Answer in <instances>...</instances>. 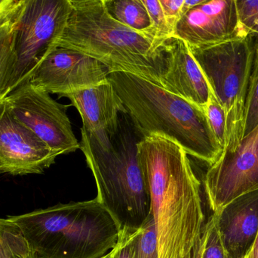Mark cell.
I'll list each match as a JSON object with an SVG mask.
<instances>
[{
    "mask_svg": "<svg viewBox=\"0 0 258 258\" xmlns=\"http://www.w3.org/2000/svg\"><path fill=\"white\" fill-rule=\"evenodd\" d=\"M138 158L150 192L159 258H183L204 228L201 183L186 151L160 136L141 138Z\"/></svg>",
    "mask_w": 258,
    "mask_h": 258,
    "instance_id": "1",
    "label": "cell"
},
{
    "mask_svg": "<svg viewBox=\"0 0 258 258\" xmlns=\"http://www.w3.org/2000/svg\"><path fill=\"white\" fill-rule=\"evenodd\" d=\"M71 11L54 47L99 61L110 73L133 74L163 87L168 57L165 42L113 19L104 0H70Z\"/></svg>",
    "mask_w": 258,
    "mask_h": 258,
    "instance_id": "2",
    "label": "cell"
},
{
    "mask_svg": "<svg viewBox=\"0 0 258 258\" xmlns=\"http://www.w3.org/2000/svg\"><path fill=\"white\" fill-rule=\"evenodd\" d=\"M108 80L141 138H167L209 166L219 159L223 148L203 109L133 74L110 73Z\"/></svg>",
    "mask_w": 258,
    "mask_h": 258,
    "instance_id": "3",
    "label": "cell"
},
{
    "mask_svg": "<svg viewBox=\"0 0 258 258\" xmlns=\"http://www.w3.org/2000/svg\"><path fill=\"white\" fill-rule=\"evenodd\" d=\"M80 149L96 182L98 201L120 231L139 230L151 215L150 192L138 158L141 139L126 113L119 117L117 131L101 142L81 129Z\"/></svg>",
    "mask_w": 258,
    "mask_h": 258,
    "instance_id": "4",
    "label": "cell"
},
{
    "mask_svg": "<svg viewBox=\"0 0 258 258\" xmlns=\"http://www.w3.org/2000/svg\"><path fill=\"white\" fill-rule=\"evenodd\" d=\"M7 219L37 258H101L115 248L120 234L119 224L97 198Z\"/></svg>",
    "mask_w": 258,
    "mask_h": 258,
    "instance_id": "5",
    "label": "cell"
},
{
    "mask_svg": "<svg viewBox=\"0 0 258 258\" xmlns=\"http://www.w3.org/2000/svg\"><path fill=\"white\" fill-rule=\"evenodd\" d=\"M189 48L211 92L225 112L227 130L223 151L231 152L243 139L245 101L254 58V41L247 35Z\"/></svg>",
    "mask_w": 258,
    "mask_h": 258,
    "instance_id": "6",
    "label": "cell"
},
{
    "mask_svg": "<svg viewBox=\"0 0 258 258\" xmlns=\"http://www.w3.org/2000/svg\"><path fill=\"white\" fill-rule=\"evenodd\" d=\"M71 11L70 0H24L15 36L16 61L8 95L30 80L36 67L54 48Z\"/></svg>",
    "mask_w": 258,
    "mask_h": 258,
    "instance_id": "7",
    "label": "cell"
},
{
    "mask_svg": "<svg viewBox=\"0 0 258 258\" xmlns=\"http://www.w3.org/2000/svg\"><path fill=\"white\" fill-rule=\"evenodd\" d=\"M3 100L15 118L60 156L80 148L67 114L69 106L57 102L49 93L31 84L30 80Z\"/></svg>",
    "mask_w": 258,
    "mask_h": 258,
    "instance_id": "8",
    "label": "cell"
},
{
    "mask_svg": "<svg viewBox=\"0 0 258 258\" xmlns=\"http://www.w3.org/2000/svg\"><path fill=\"white\" fill-rule=\"evenodd\" d=\"M204 186L213 214L237 197L258 190V126L234 151H223L209 166Z\"/></svg>",
    "mask_w": 258,
    "mask_h": 258,
    "instance_id": "9",
    "label": "cell"
},
{
    "mask_svg": "<svg viewBox=\"0 0 258 258\" xmlns=\"http://www.w3.org/2000/svg\"><path fill=\"white\" fill-rule=\"evenodd\" d=\"M110 70L97 59L71 48L54 47L30 78L33 86L49 94H67L108 80Z\"/></svg>",
    "mask_w": 258,
    "mask_h": 258,
    "instance_id": "10",
    "label": "cell"
},
{
    "mask_svg": "<svg viewBox=\"0 0 258 258\" xmlns=\"http://www.w3.org/2000/svg\"><path fill=\"white\" fill-rule=\"evenodd\" d=\"M59 156L15 118L4 100H0V174H42Z\"/></svg>",
    "mask_w": 258,
    "mask_h": 258,
    "instance_id": "11",
    "label": "cell"
},
{
    "mask_svg": "<svg viewBox=\"0 0 258 258\" xmlns=\"http://www.w3.org/2000/svg\"><path fill=\"white\" fill-rule=\"evenodd\" d=\"M247 35L239 23L236 0H203L180 18L172 37L198 47Z\"/></svg>",
    "mask_w": 258,
    "mask_h": 258,
    "instance_id": "12",
    "label": "cell"
},
{
    "mask_svg": "<svg viewBox=\"0 0 258 258\" xmlns=\"http://www.w3.org/2000/svg\"><path fill=\"white\" fill-rule=\"evenodd\" d=\"M213 215L230 257H246L258 236V190L237 197Z\"/></svg>",
    "mask_w": 258,
    "mask_h": 258,
    "instance_id": "13",
    "label": "cell"
},
{
    "mask_svg": "<svg viewBox=\"0 0 258 258\" xmlns=\"http://www.w3.org/2000/svg\"><path fill=\"white\" fill-rule=\"evenodd\" d=\"M83 120V127L99 139L114 134L119 117L126 113L122 101L108 80L99 84L67 94Z\"/></svg>",
    "mask_w": 258,
    "mask_h": 258,
    "instance_id": "14",
    "label": "cell"
},
{
    "mask_svg": "<svg viewBox=\"0 0 258 258\" xmlns=\"http://www.w3.org/2000/svg\"><path fill=\"white\" fill-rule=\"evenodd\" d=\"M165 46L168 67L164 77V89L205 111L211 91L189 45L179 38L171 37L167 39Z\"/></svg>",
    "mask_w": 258,
    "mask_h": 258,
    "instance_id": "15",
    "label": "cell"
},
{
    "mask_svg": "<svg viewBox=\"0 0 258 258\" xmlns=\"http://www.w3.org/2000/svg\"><path fill=\"white\" fill-rule=\"evenodd\" d=\"M24 8V0H2L0 3V100L8 95L15 68V36Z\"/></svg>",
    "mask_w": 258,
    "mask_h": 258,
    "instance_id": "16",
    "label": "cell"
},
{
    "mask_svg": "<svg viewBox=\"0 0 258 258\" xmlns=\"http://www.w3.org/2000/svg\"><path fill=\"white\" fill-rule=\"evenodd\" d=\"M104 3L109 15L118 22L137 31L150 33L151 21L142 0H104Z\"/></svg>",
    "mask_w": 258,
    "mask_h": 258,
    "instance_id": "17",
    "label": "cell"
},
{
    "mask_svg": "<svg viewBox=\"0 0 258 258\" xmlns=\"http://www.w3.org/2000/svg\"><path fill=\"white\" fill-rule=\"evenodd\" d=\"M254 42V58L245 101L243 138L258 126V41Z\"/></svg>",
    "mask_w": 258,
    "mask_h": 258,
    "instance_id": "18",
    "label": "cell"
},
{
    "mask_svg": "<svg viewBox=\"0 0 258 258\" xmlns=\"http://www.w3.org/2000/svg\"><path fill=\"white\" fill-rule=\"evenodd\" d=\"M198 258H231L221 240L213 215L205 224L199 242Z\"/></svg>",
    "mask_w": 258,
    "mask_h": 258,
    "instance_id": "19",
    "label": "cell"
},
{
    "mask_svg": "<svg viewBox=\"0 0 258 258\" xmlns=\"http://www.w3.org/2000/svg\"><path fill=\"white\" fill-rule=\"evenodd\" d=\"M135 258H159L156 226L152 214L140 230L137 239Z\"/></svg>",
    "mask_w": 258,
    "mask_h": 258,
    "instance_id": "20",
    "label": "cell"
},
{
    "mask_svg": "<svg viewBox=\"0 0 258 258\" xmlns=\"http://www.w3.org/2000/svg\"><path fill=\"white\" fill-rule=\"evenodd\" d=\"M205 112L214 136L224 151L227 130L225 112L212 92L210 93L207 106L205 109Z\"/></svg>",
    "mask_w": 258,
    "mask_h": 258,
    "instance_id": "21",
    "label": "cell"
},
{
    "mask_svg": "<svg viewBox=\"0 0 258 258\" xmlns=\"http://www.w3.org/2000/svg\"><path fill=\"white\" fill-rule=\"evenodd\" d=\"M142 2L151 21L150 33L161 42H165L172 37V33L168 28L159 0H142Z\"/></svg>",
    "mask_w": 258,
    "mask_h": 258,
    "instance_id": "22",
    "label": "cell"
},
{
    "mask_svg": "<svg viewBox=\"0 0 258 258\" xmlns=\"http://www.w3.org/2000/svg\"><path fill=\"white\" fill-rule=\"evenodd\" d=\"M8 234L12 249V258H37L16 226L9 224Z\"/></svg>",
    "mask_w": 258,
    "mask_h": 258,
    "instance_id": "23",
    "label": "cell"
},
{
    "mask_svg": "<svg viewBox=\"0 0 258 258\" xmlns=\"http://www.w3.org/2000/svg\"><path fill=\"white\" fill-rule=\"evenodd\" d=\"M239 23L247 34L252 24L258 20V0H236Z\"/></svg>",
    "mask_w": 258,
    "mask_h": 258,
    "instance_id": "24",
    "label": "cell"
},
{
    "mask_svg": "<svg viewBox=\"0 0 258 258\" xmlns=\"http://www.w3.org/2000/svg\"><path fill=\"white\" fill-rule=\"evenodd\" d=\"M140 230L135 232L120 231L119 241L113 249V258H135L137 239Z\"/></svg>",
    "mask_w": 258,
    "mask_h": 258,
    "instance_id": "25",
    "label": "cell"
},
{
    "mask_svg": "<svg viewBox=\"0 0 258 258\" xmlns=\"http://www.w3.org/2000/svg\"><path fill=\"white\" fill-rule=\"evenodd\" d=\"M159 2L168 28L171 30L173 36L176 24L182 17V9L184 0H159Z\"/></svg>",
    "mask_w": 258,
    "mask_h": 258,
    "instance_id": "26",
    "label": "cell"
},
{
    "mask_svg": "<svg viewBox=\"0 0 258 258\" xmlns=\"http://www.w3.org/2000/svg\"><path fill=\"white\" fill-rule=\"evenodd\" d=\"M248 34L251 36L253 40L258 41V20L252 24L248 30Z\"/></svg>",
    "mask_w": 258,
    "mask_h": 258,
    "instance_id": "27",
    "label": "cell"
},
{
    "mask_svg": "<svg viewBox=\"0 0 258 258\" xmlns=\"http://www.w3.org/2000/svg\"><path fill=\"white\" fill-rule=\"evenodd\" d=\"M199 255V242L196 245L195 248H194V251L190 253V254L186 255V257L183 258H198Z\"/></svg>",
    "mask_w": 258,
    "mask_h": 258,
    "instance_id": "28",
    "label": "cell"
},
{
    "mask_svg": "<svg viewBox=\"0 0 258 258\" xmlns=\"http://www.w3.org/2000/svg\"><path fill=\"white\" fill-rule=\"evenodd\" d=\"M251 256H252V258H258V236L254 247L251 250Z\"/></svg>",
    "mask_w": 258,
    "mask_h": 258,
    "instance_id": "29",
    "label": "cell"
},
{
    "mask_svg": "<svg viewBox=\"0 0 258 258\" xmlns=\"http://www.w3.org/2000/svg\"><path fill=\"white\" fill-rule=\"evenodd\" d=\"M101 258H113V250L110 251V252L107 253L106 255H104V257Z\"/></svg>",
    "mask_w": 258,
    "mask_h": 258,
    "instance_id": "30",
    "label": "cell"
},
{
    "mask_svg": "<svg viewBox=\"0 0 258 258\" xmlns=\"http://www.w3.org/2000/svg\"><path fill=\"white\" fill-rule=\"evenodd\" d=\"M245 258H252V256H251V251Z\"/></svg>",
    "mask_w": 258,
    "mask_h": 258,
    "instance_id": "31",
    "label": "cell"
},
{
    "mask_svg": "<svg viewBox=\"0 0 258 258\" xmlns=\"http://www.w3.org/2000/svg\"><path fill=\"white\" fill-rule=\"evenodd\" d=\"M0 2H1V0H0Z\"/></svg>",
    "mask_w": 258,
    "mask_h": 258,
    "instance_id": "32",
    "label": "cell"
}]
</instances>
